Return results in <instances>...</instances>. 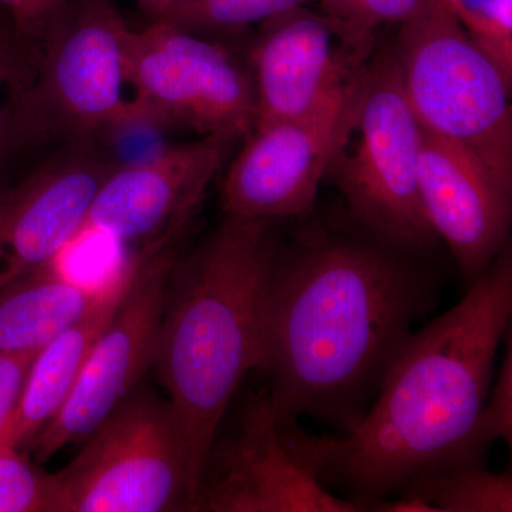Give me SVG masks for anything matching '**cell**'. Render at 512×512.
I'll return each instance as SVG.
<instances>
[{
	"label": "cell",
	"instance_id": "obj_1",
	"mask_svg": "<svg viewBox=\"0 0 512 512\" xmlns=\"http://www.w3.org/2000/svg\"><path fill=\"white\" fill-rule=\"evenodd\" d=\"M429 256L349 215L345 227L312 225L279 239L259 365L274 402L298 419L355 429L414 326L440 305L443 286Z\"/></svg>",
	"mask_w": 512,
	"mask_h": 512
},
{
	"label": "cell",
	"instance_id": "obj_2",
	"mask_svg": "<svg viewBox=\"0 0 512 512\" xmlns=\"http://www.w3.org/2000/svg\"><path fill=\"white\" fill-rule=\"evenodd\" d=\"M511 316L508 244L457 305L414 330L355 429L315 436L322 484L370 511L423 471L453 463L493 386Z\"/></svg>",
	"mask_w": 512,
	"mask_h": 512
},
{
	"label": "cell",
	"instance_id": "obj_3",
	"mask_svg": "<svg viewBox=\"0 0 512 512\" xmlns=\"http://www.w3.org/2000/svg\"><path fill=\"white\" fill-rule=\"evenodd\" d=\"M275 222L225 214L181 252L168 281L154 366L197 495L229 402L261 365L266 282L281 239Z\"/></svg>",
	"mask_w": 512,
	"mask_h": 512
},
{
	"label": "cell",
	"instance_id": "obj_4",
	"mask_svg": "<svg viewBox=\"0 0 512 512\" xmlns=\"http://www.w3.org/2000/svg\"><path fill=\"white\" fill-rule=\"evenodd\" d=\"M420 146V124L404 96L394 50H387L357 77L325 177L357 224L400 247L431 254L440 239L421 205Z\"/></svg>",
	"mask_w": 512,
	"mask_h": 512
},
{
	"label": "cell",
	"instance_id": "obj_5",
	"mask_svg": "<svg viewBox=\"0 0 512 512\" xmlns=\"http://www.w3.org/2000/svg\"><path fill=\"white\" fill-rule=\"evenodd\" d=\"M393 50L421 130L464 148L512 194V79L439 0L400 25Z\"/></svg>",
	"mask_w": 512,
	"mask_h": 512
},
{
	"label": "cell",
	"instance_id": "obj_6",
	"mask_svg": "<svg viewBox=\"0 0 512 512\" xmlns=\"http://www.w3.org/2000/svg\"><path fill=\"white\" fill-rule=\"evenodd\" d=\"M128 28L114 0H72L37 49L35 77L19 106L20 146L104 144L131 128L150 127L124 72Z\"/></svg>",
	"mask_w": 512,
	"mask_h": 512
},
{
	"label": "cell",
	"instance_id": "obj_7",
	"mask_svg": "<svg viewBox=\"0 0 512 512\" xmlns=\"http://www.w3.org/2000/svg\"><path fill=\"white\" fill-rule=\"evenodd\" d=\"M55 477L57 512L192 511L183 434L173 407L133 390Z\"/></svg>",
	"mask_w": 512,
	"mask_h": 512
},
{
	"label": "cell",
	"instance_id": "obj_8",
	"mask_svg": "<svg viewBox=\"0 0 512 512\" xmlns=\"http://www.w3.org/2000/svg\"><path fill=\"white\" fill-rule=\"evenodd\" d=\"M124 72L150 127H181L237 141L254 130L248 64L217 40L165 20L128 28Z\"/></svg>",
	"mask_w": 512,
	"mask_h": 512
},
{
	"label": "cell",
	"instance_id": "obj_9",
	"mask_svg": "<svg viewBox=\"0 0 512 512\" xmlns=\"http://www.w3.org/2000/svg\"><path fill=\"white\" fill-rule=\"evenodd\" d=\"M313 437L269 392L252 397L237 433L212 446L192 511H362L320 481Z\"/></svg>",
	"mask_w": 512,
	"mask_h": 512
},
{
	"label": "cell",
	"instance_id": "obj_10",
	"mask_svg": "<svg viewBox=\"0 0 512 512\" xmlns=\"http://www.w3.org/2000/svg\"><path fill=\"white\" fill-rule=\"evenodd\" d=\"M187 232L181 229L136 255L126 292L94 343L72 394L28 448L37 461L86 440L154 366L165 293Z\"/></svg>",
	"mask_w": 512,
	"mask_h": 512
},
{
	"label": "cell",
	"instance_id": "obj_11",
	"mask_svg": "<svg viewBox=\"0 0 512 512\" xmlns=\"http://www.w3.org/2000/svg\"><path fill=\"white\" fill-rule=\"evenodd\" d=\"M120 164L100 143H64L0 191V289L57 261L86 227L97 191Z\"/></svg>",
	"mask_w": 512,
	"mask_h": 512
},
{
	"label": "cell",
	"instance_id": "obj_12",
	"mask_svg": "<svg viewBox=\"0 0 512 512\" xmlns=\"http://www.w3.org/2000/svg\"><path fill=\"white\" fill-rule=\"evenodd\" d=\"M356 80L308 116L254 127L222 181L225 214L271 221L312 217Z\"/></svg>",
	"mask_w": 512,
	"mask_h": 512
},
{
	"label": "cell",
	"instance_id": "obj_13",
	"mask_svg": "<svg viewBox=\"0 0 512 512\" xmlns=\"http://www.w3.org/2000/svg\"><path fill=\"white\" fill-rule=\"evenodd\" d=\"M237 140L198 136L147 160L120 163L101 184L86 227L120 245L156 244L190 227Z\"/></svg>",
	"mask_w": 512,
	"mask_h": 512
},
{
	"label": "cell",
	"instance_id": "obj_14",
	"mask_svg": "<svg viewBox=\"0 0 512 512\" xmlns=\"http://www.w3.org/2000/svg\"><path fill=\"white\" fill-rule=\"evenodd\" d=\"M370 53L306 5L261 23L248 56L255 127L320 109L355 82Z\"/></svg>",
	"mask_w": 512,
	"mask_h": 512
},
{
	"label": "cell",
	"instance_id": "obj_15",
	"mask_svg": "<svg viewBox=\"0 0 512 512\" xmlns=\"http://www.w3.org/2000/svg\"><path fill=\"white\" fill-rule=\"evenodd\" d=\"M419 191L434 234L473 282L510 244L511 192L464 148L423 130Z\"/></svg>",
	"mask_w": 512,
	"mask_h": 512
},
{
	"label": "cell",
	"instance_id": "obj_16",
	"mask_svg": "<svg viewBox=\"0 0 512 512\" xmlns=\"http://www.w3.org/2000/svg\"><path fill=\"white\" fill-rule=\"evenodd\" d=\"M136 256L110 279L106 295L82 319L39 350L30 363L18 409L0 444L28 450L72 394L94 343L109 325L133 274Z\"/></svg>",
	"mask_w": 512,
	"mask_h": 512
},
{
	"label": "cell",
	"instance_id": "obj_17",
	"mask_svg": "<svg viewBox=\"0 0 512 512\" xmlns=\"http://www.w3.org/2000/svg\"><path fill=\"white\" fill-rule=\"evenodd\" d=\"M109 285L79 284L56 261L16 279L0 289V353L36 355L96 306Z\"/></svg>",
	"mask_w": 512,
	"mask_h": 512
},
{
	"label": "cell",
	"instance_id": "obj_18",
	"mask_svg": "<svg viewBox=\"0 0 512 512\" xmlns=\"http://www.w3.org/2000/svg\"><path fill=\"white\" fill-rule=\"evenodd\" d=\"M397 494L420 498L436 512H511V471L494 473L484 463L444 464L412 478Z\"/></svg>",
	"mask_w": 512,
	"mask_h": 512
},
{
	"label": "cell",
	"instance_id": "obj_19",
	"mask_svg": "<svg viewBox=\"0 0 512 512\" xmlns=\"http://www.w3.org/2000/svg\"><path fill=\"white\" fill-rule=\"evenodd\" d=\"M503 362L484 406L463 441L453 463H484L485 451L491 444L504 441L512 444V333H505ZM450 463V464H453ZM444 466V464H443Z\"/></svg>",
	"mask_w": 512,
	"mask_h": 512
},
{
	"label": "cell",
	"instance_id": "obj_20",
	"mask_svg": "<svg viewBox=\"0 0 512 512\" xmlns=\"http://www.w3.org/2000/svg\"><path fill=\"white\" fill-rule=\"evenodd\" d=\"M309 2L311 0H188L170 22L200 35L234 32L264 23Z\"/></svg>",
	"mask_w": 512,
	"mask_h": 512
},
{
	"label": "cell",
	"instance_id": "obj_21",
	"mask_svg": "<svg viewBox=\"0 0 512 512\" xmlns=\"http://www.w3.org/2000/svg\"><path fill=\"white\" fill-rule=\"evenodd\" d=\"M36 52L23 45L13 33L0 35V168L20 147L19 106L33 82Z\"/></svg>",
	"mask_w": 512,
	"mask_h": 512
},
{
	"label": "cell",
	"instance_id": "obj_22",
	"mask_svg": "<svg viewBox=\"0 0 512 512\" xmlns=\"http://www.w3.org/2000/svg\"><path fill=\"white\" fill-rule=\"evenodd\" d=\"M512 79V0H439Z\"/></svg>",
	"mask_w": 512,
	"mask_h": 512
},
{
	"label": "cell",
	"instance_id": "obj_23",
	"mask_svg": "<svg viewBox=\"0 0 512 512\" xmlns=\"http://www.w3.org/2000/svg\"><path fill=\"white\" fill-rule=\"evenodd\" d=\"M25 453L0 444V512H57L55 477L33 466Z\"/></svg>",
	"mask_w": 512,
	"mask_h": 512
},
{
	"label": "cell",
	"instance_id": "obj_24",
	"mask_svg": "<svg viewBox=\"0 0 512 512\" xmlns=\"http://www.w3.org/2000/svg\"><path fill=\"white\" fill-rule=\"evenodd\" d=\"M319 12L332 20L350 40L370 43L373 33L387 23H399L413 18L424 0H311Z\"/></svg>",
	"mask_w": 512,
	"mask_h": 512
},
{
	"label": "cell",
	"instance_id": "obj_25",
	"mask_svg": "<svg viewBox=\"0 0 512 512\" xmlns=\"http://www.w3.org/2000/svg\"><path fill=\"white\" fill-rule=\"evenodd\" d=\"M72 0H0L13 35L30 49H39L62 23Z\"/></svg>",
	"mask_w": 512,
	"mask_h": 512
},
{
	"label": "cell",
	"instance_id": "obj_26",
	"mask_svg": "<svg viewBox=\"0 0 512 512\" xmlns=\"http://www.w3.org/2000/svg\"><path fill=\"white\" fill-rule=\"evenodd\" d=\"M35 355L0 353V441L18 409L20 394Z\"/></svg>",
	"mask_w": 512,
	"mask_h": 512
},
{
	"label": "cell",
	"instance_id": "obj_27",
	"mask_svg": "<svg viewBox=\"0 0 512 512\" xmlns=\"http://www.w3.org/2000/svg\"><path fill=\"white\" fill-rule=\"evenodd\" d=\"M370 510L380 512H436L426 501L404 494H399V497L394 498V500L384 498V500L377 501Z\"/></svg>",
	"mask_w": 512,
	"mask_h": 512
},
{
	"label": "cell",
	"instance_id": "obj_28",
	"mask_svg": "<svg viewBox=\"0 0 512 512\" xmlns=\"http://www.w3.org/2000/svg\"><path fill=\"white\" fill-rule=\"evenodd\" d=\"M136 2L150 18V22H154V20L170 22L183 9L188 0H136Z\"/></svg>",
	"mask_w": 512,
	"mask_h": 512
},
{
	"label": "cell",
	"instance_id": "obj_29",
	"mask_svg": "<svg viewBox=\"0 0 512 512\" xmlns=\"http://www.w3.org/2000/svg\"><path fill=\"white\" fill-rule=\"evenodd\" d=\"M2 33H13L12 28H10L9 22L6 19H3L2 16H0V35Z\"/></svg>",
	"mask_w": 512,
	"mask_h": 512
}]
</instances>
